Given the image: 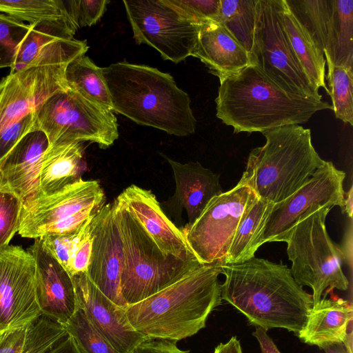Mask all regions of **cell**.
Returning a JSON list of instances; mask_svg holds the SVG:
<instances>
[{
  "mask_svg": "<svg viewBox=\"0 0 353 353\" xmlns=\"http://www.w3.org/2000/svg\"><path fill=\"white\" fill-rule=\"evenodd\" d=\"M104 192L97 181L82 179L60 191L23 203L19 234L38 239L50 225L86 209L104 205Z\"/></svg>",
  "mask_w": 353,
  "mask_h": 353,
  "instance_id": "cell-15",
  "label": "cell"
},
{
  "mask_svg": "<svg viewBox=\"0 0 353 353\" xmlns=\"http://www.w3.org/2000/svg\"><path fill=\"white\" fill-rule=\"evenodd\" d=\"M29 25L30 30L20 45L10 74L24 69L54 42L73 39L78 29L70 20L41 21Z\"/></svg>",
  "mask_w": 353,
  "mask_h": 353,
  "instance_id": "cell-29",
  "label": "cell"
},
{
  "mask_svg": "<svg viewBox=\"0 0 353 353\" xmlns=\"http://www.w3.org/2000/svg\"><path fill=\"white\" fill-rule=\"evenodd\" d=\"M325 79L335 117L352 125L353 67L336 65L327 68Z\"/></svg>",
  "mask_w": 353,
  "mask_h": 353,
  "instance_id": "cell-34",
  "label": "cell"
},
{
  "mask_svg": "<svg viewBox=\"0 0 353 353\" xmlns=\"http://www.w3.org/2000/svg\"><path fill=\"white\" fill-rule=\"evenodd\" d=\"M299 22L323 53L332 11V0H285Z\"/></svg>",
  "mask_w": 353,
  "mask_h": 353,
  "instance_id": "cell-31",
  "label": "cell"
},
{
  "mask_svg": "<svg viewBox=\"0 0 353 353\" xmlns=\"http://www.w3.org/2000/svg\"><path fill=\"white\" fill-rule=\"evenodd\" d=\"M251 60L253 65L284 90L322 100L293 54L276 0H256Z\"/></svg>",
  "mask_w": 353,
  "mask_h": 353,
  "instance_id": "cell-10",
  "label": "cell"
},
{
  "mask_svg": "<svg viewBox=\"0 0 353 353\" xmlns=\"http://www.w3.org/2000/svg\"><path fill=\"white\" fill-rule=\"evenodd\" d=\"M88 49L85 41L74 38L56 41L24 69L3 77L0 81V131L67 89V65Z\"/></svg>",
  "mask_w": 353,
  "mask_h": 353,
  "instance_id": "cell-7",
  "label": "cell"
},
{
  "mask_svg": "<svg viewBox=\"0 0 353 353\" xmlns=\"http://www.w3.org/2000/svg\"><path fill=\"white\" fill-rule=\"evenodd\" d=\"M90 230L93 241L86 274L105 296L125 308L120 290L122 243L112 203L98 210L90 221Z\"/></svg>",
  "mask_w": 353,
  "mask_h": 353,
  "instance_id": "cell-16",
  "label": "cell"
},
{
  "mask_svg": "<svg viewBox=\"0 0 353 353\" xmlns=\"http://www.w3.org/2000/svg\"><path fill=\"white\" fill-rule=\"evenodd\" d=\"M330 209L323 207L307 215L293 227L285 241L292 275L299 285L312 290L313 305L325 291L323 297L334 289L347 290L350 285L342 270L343 254L326 229Z\"/></svg>",
  "mask_w": 353,
  "mask_h": 353,
  "instance_id": "cell-8",
  "label": "cell"
},
{
  "mask_svg": "<svg viewBox=\"0 0 353 353\" xmlns=\"http://www.w3.org/2000/svg\"><path fill=\"white\" fill-rule=\"evenodd\" d=\"M172 170L176 188L168 204L180 214L185 209L188 218L185 227L191 226L210 201L223 192L219 175L200 163H182L162 154Z\"/></svg>",
  "mask_w": 353,
  "mask_h": 353,
  "instance_id": "cell-21",
  "label": "cell"
},
{
  "mask_svg": "<svg viewBox=\"0 0 353 353\" xmlns=\"http://www.w3.org/2000/svg\"><path fill=\"white\" fill-rule=\"evenodd\" d=\"M34 112L0 131V163L26 134L34 130Z\"/></svg>",
  "mask_w": 353,
  "mask_h": 353,
  "instance_id": "cell-41",
  "label": "cell"
},
{
  "mask_svg": "<svg viewBox=\"0 0 353 353\" xmlns=\"http://www.w3.org/2000/svg\"><path fill=\"white\" fill-rule=\"evenodd\" d=\"M345 176L343 171L325 161L300 189L273 205L256 240V248L267 242H285L293 227L319 208L337 205L343 211Z\"/></svg>",
  "mask_w": 353,
  "mask_h": 353,
  "instance_id": "cell-13",
  "label": "cell"
},
{
  "mask_svg": "<svg viewBox=\"0 0 353 353\" xmlns=\"http://www.w3.org/2000/svg\"><path fill=\"white\" fill-rule=\"evenodd\" d=\"M83 142L49 146L43 157L40 188L43 195L56 193L80 180L86 170Z\"/></svg>",
  "mask_w": 353,
  "mask_h": 353,
  "instance_id": "cell-24",
  "label": "cell"
},
{
  "mask_svg": "<svg viewBox=\"0 0 353 353\" xmlns=\"http://www.w3.org/2000/svg\"><path fill=\"white\" fill-rule=\"evenodd\" d=\"M219 264L225 276L221 299L250 324L266 331L284 328L296 335L302 330L312 296L295 281L286 265L255 256L240 263Z\"/></svg>",
  "mask_w": 353,
  "mask_h": 353,
  "instance_id": "cell-1",
  "label": "cell"
},
{
  "mask_svg": "<svg viewBox=\"0 0 353 353\" xmlns=\"http://www.w3.org/2000/svg\"><path fill=\"white\" fill-rule=\"evenodd\" d=\"M23 202L13 192L0 190V250L9 245L18 232Z\"/></svg>",
  "mask_w": 353,
  "mask_h": 353,
  "instance_id": "cell-37",
  "label": "cell"
},
{
  "mask_svg": "<svg viewBox=\"0 0 353 353\" xmlns=\"http://www.w3.org/2000/svg\"><path fill=\"white\" fill-rule=\"evenodd\" d=\"M353 307L351 301L341 298H321L312 305L305 325L296 335L310 345L320 349L343 343L348 330L352 327Z\"/></svg>",
  "mask_w": 353,
  "mask_h": 353,
  "instance_id": "cell-23",
  "label": "cell"
},
{
  "mask_svg": "<svg viewBox=\"0 0 353 353\" xmlns=\"http://www.w3.org/2000/svg\"><path fill=\"white\" fill-rule=\"evenodd\" d=\"M78 307L93 327L119 353H132L149 339L130 323L125 308L105 296L89 279L86 273L72 276Z\"/></svg>",
  "mask_w": 353,
  "mask_h": 353,
  "instance_id": "cell-17",
  "label": "cell"
},
{
  "mask_svg": "<svg viewBox=\"0 0 353 353\" xmlns=\"http://www.w3.org/2000/svg\"><path fill=\"white\" fill-rule=\"evenodd\" d=\"M343 213L346 212L347 216L352 219L353 214V188L350 187L347 193L345 194Z\"/></svg>",
  "mask_w": 353,
  "mask_h": 353,
  "instance_id": "cell-47",
  "label": "cell"
},
{
  "mask_svg": "<svg viewBox=\"0 0 353 353\" xmlns=\"http://www.w3.org/2000/svg\"><path fill=\"white\" fill-rule=\"evenodd\" d=\"M256 0H221L217 19L250 54L256 18Z\"/></svg>",
  "mask_w": 353,
  "mask_h": 353,
  "instance_id": "cell-32",
  "label": "cell"
},
{
  "mask_svg": "<svg viewBox=\"0 0 353 353\" xmlns=\"http://www.w3.org/2000/svg\"><path fill=\"white\" fill-rule=\"evenodd\" d=\"M194 23L201 25L217 21L221 0H168Z\"/></svg>",
  "mask_w": 353,
  "mask_h": 353,
  "instance_id": "cell-39",
  "label": "cell"
},
{
  "mask_svg": "<svg viewBox=\"0 0 353 353\" xmlns=\"http://www.w3.org/2000/svg\"><path fill=\"white\" fill-rule=\"evenodd\" d=\"M117 198L124 203L163 254L183 260L198 259L181 230L165 214L151 191L131 185Z\"/></svg>",
  "mask_w": 353,
  "mask_h": 353,
  "instance_id": "cell-20",
  "label": "cell"
},
{
  "mask_svg": "<svg viewBox=\"0 0 353 353\" xmlns=\"http://www.w3.org/2000/svg\"><path fill=\"white\" fill-rule=\"evenodd\" d=\"M35 260V288L41 314L63 325L78 308L72 277L35 239L27 250Z\"/></svg>",
  "mask_w": 353,
  "mask_h": 353,
  "instance_id": "cell-18",
  "label": "cell"
},
{
  "mask_svg": "<svg viewBox=\"0 0 353 353\" xmlns=\"http://www.w3.org/2000/svg\"><path fill=\"white\" fill-rule=\"evenodd\" d=\"M48 147L41 130L26 134L0 163V190L13 192L23 203L42 196L40 174Z\"/></svg>",
  "mask_w": 353,
  "mask_h": 353,
  "instance_id": "cell-19",
  "label": "cell"
},
{
  "mask_svg": "<svg viewBox=\"0 0 353 353\" xmlns=\"http://www.w3.org/2000/svg\"><path fill=\"white\" fill-rule=\"evenodd\" d=\"M256 197L241 178L233 188L212 198L191 226L181 230L201 264L220 262L224 258L243 215Z\"/></svg>",
  "mask_w": 353,
  "mask_h": 353,
  "instance_id": "cell-12",
  "label": "cell"
},
{
  "mask_svg": "<svg viewBox=\"0 0 353 353\" xmlns=\"http://www.w3.org/2000/svg\"><path fill=\"white\" fill-rule=\"evenodd\" d=\"M83 228L79 231L70 234H47L39 238L44 248L65 270L68 269Z\"/></svg>",
  "mask_w": 353,
  "mask_h": 353,
  "instance_id": "cell-40",
  "label": "cell"
},
{
  "mask_svg": "<svg viewBox=\"0 0 353 353\" xmlns=\"http://www.w3.org/2000/svg\"><path fill=\"white\" fill-rule=\"evenodd\" d=\"M92 218L83 226L70 259L66 271L71 277L78 274L86 273L88 270L93 241L90 230Z\"/></svg>",
  "mask_w": 353,
  "mask_h": 353,
  "instance_id": "cell-42",
  "label": "cell"
},
{
  "mask_svg": "<svg viewBox=\"0 0 353 353\" xmlns=\"http://www.w3.org/2000/svg\"><path fill=\"white\" fill-rule=\"evenodd\" d=\"M219 262L205 264L133 305L125 313L131 325L149 339L178 341L205 327L209 314L221 304Z\"/></svg>",
  "mask_w": 353,
  "mask_h": 353,
  "instance_id": "cell-4",
  "label": "cell"
},
{
  "mask_svg": "<svg viewBox=\"0 0 353 353\" xmlns=\"http://www.w3.org/2000/svg\"><path fill=\"white\" fill-rule=\"evenodd\" d=\"M34 113V130L46 134L49 146L90 141L106 148L119 137L113 112L90 102L69 88L48 98Z\"/></svg>",
  "mask_w": 353,
  "mask_h": 353,
  "instance_id": "cell-9",
  "label": "cell"
},
{
  "mask_svg": "<svg viewBox=\"0 0 353 353\" xmlns=\"http://www.w3.org/2000/svg\"><path fill=\"white\" fill-rule=\"evenodd\" d=\"M66 334L62 324L41 314L25 326L4 332L0 353H46Z\"/></svg>",
  "mask_w": 353,
  "mask_h": 353,
  "instance_id": "cell-26",
  "label": "cell"
},
{
  "mask_svg": "<svg viewBox=\"0 0 353 353\" xmlns=\"http://www.w3.org/2000/svg\"><path fill=\"white\" fill-rule=\"evenodd\" d=\"M324 57L327 68L353 67V0H332Z\"/></svg>",
  "mask_w": 353,
  "mask_h": 353,
  "instance_id": "cell-27",
  "label": "cell"
},
{
  "mask_svg": "<svg viewBox=\"0 0 353 353\" xmlns=\"http://www.w3.org/2000/svg\"><path fill=\"white\" fill-rule=\"evenodd\" d=\"M132 353H190V351L179 349L176 341L148 339L138 345Z\"/></svg>",
  "mask_w": 353,
  "mask_h": 353,
  "instance_id": "cell-43",
  "label": "cell"
},
{
  "mask_svg": "<svg viewBox=\"0 0 353 353\" xmlns=\"http://www.w3.org/2000/svg\"><path fill=\"white\" fill-rule=\"evenodd\" d=\"M68 87L90 102L112 111L109 90L101 68L85 54L71 61L65 70Z\"/></svg>",
  "mask_w": 353,
  "mask_h": 353,
  "instance_id": "cell-30",
  "label": "cell"
},
{
  "mask_svg": "<svg viewBox=\"0 0 353 353\" xmlns=\"http://www.w3.org/2000/svg\"><path fill=\"white\" fill-rule=\"evenodd\" d=\"M191 56L199 59L219 79L252 65L250 54L217 21L199 26Z\"/></svg>",
  "mask_w": 353,
  "mask_h": 353,
  "instance_id": "cell-22",
  "label": "cell"
},
{
  "mask_svg": "<svg viewBox=\"0 0 353 353\" xmlns=\"http://www.w3.org/2000/svg\"><path fill=\"white\" fill-rule=\"evenodd\" d=\"M123 3L137 43L154 48L164 60L175 63L191 56L199 25L168 0H124Z\"/></svg>",
  "mask_w": 353,
  "mask_h": 353,
  "instance_id": "cell-11",
  "label": "cell"
},
{
  "mask_svg": "<svg viewBox=\"0 0 353 353\" xmlns=\"http://www.w3.org/2000/svg\"><path fill=\"white\" fill-rule=\"evenodd\" d=\"M213 353H243V351L239 339L232 336L227 343L218 345Z\"/></svg>",
  "mask_w": 353,
  "mask_h": 353,
  "instance_id": "cell-46",
  "label": "cell"
},
{
  "mask_svg": "<svg viewBox=\"0 0 353 353\" xmlns=\"http://www.w3.org/2000/svg\"><path fill=\"white\" fill-rule=\"evenodd\" d=\"M0 12L29 24L70 20L62 0H0Z\"/></svg>",
  "mask_w": 353,
  "mask_h": 353,
  "instance_id": "cell-33",
  "label": "cell"
},
{
  "mask_svg": "<svg viewBox=\"0 0 353 353\" xmlns=\"http://www.w3.org/2000/svg\"><path fill=\"white\" fill-rule=\"evenodd\" d=\"M325 353H349L343 343H334L324 347Z\"/></svg>",
  "mask_w": 353,
  "mask_h": 353,
  "instance_id": "cell-48",
  "label": "cell"
},
{
  "mask_svg": "<svg viewBox=\"0 0 353 353\" xmlns=\"http://www.w3.org/2000/svg\"><path fill=\"white\" fill-rule=\"evenodd\" d=\"M46 353H81L74 339L68 332Z\"/></svg>",
  "mask_w": 353,
  "mask_h": 353,
  "instance_id": "cell-45",
  "label": "cell"
},
{
  "mask_svg": "<svg viewBox=\"0 0 353 353\" xmlns=\"http://www.w3.org/2000/svg\"><path fill=\"white\" fill-rule=\"evenodd\" d=\"M265 143L250 153L243 178L259 199L281 202L305 185L323 163L310 129L289 125L266 130Z\"/></svg>",
  "mask_w": 353,
  "mask_h": 353,
  "instance_id": "cell-5",
  "label": "cell"
},
{
  "mask_svg": "<svg viewBox=\"0 0 353 353\" xmlns=\"http://www.w3.org/2000/svg\"><path fill=\"white\" fill-rule=\"evenodd\" d=\"M276 1L283 29L301 70L314 90L319 92L323 88L329 94L323 53L296 19L285 0Z\"/></svg>",
  "mask_w": 353,
  "mask_h": 353,
  "instance_id": "cell-25",
  "label": "cell"
},
{
  "mask_svg": "<svg viewBox=\"0 0 353 353\" xmlns=\"http://www.w3.org/2000/svg\"><path fill=\"white\" fill-rule=\"evenodd\" d=\"M30 25L0 12V68H12Z\"/></svg>",
  "mask_w": 353,
  "mask_h": 353,
  "instance_id": "cell-36",
  "label": "cell"
},
{
  "mask_svg": "<svg viewBox=\"0 0 353 353\" xmlns=\"http://www.w3.org/2000/svg\"><path fill=\"white\" fill-rule=\"evenodd\" d=\"M101 70L112 112L177 137L195 132L196 120L190 98L169 73L125 61L110 64Z\"/></svg>",
  "mask_w": 353,
  "mask_h": 353,
  "instance_id": "cell-3",
  "label": "cell"
},
{
  "mask_svg": "<svg viewBox=\"0 0 353 353\" xmlns=\"http://www.w3.org/2000/svg\"><path fill=\"white\" fill-rule=\"evenodd\" d=\"M216 116L234 133L263 132L303 124L318 111L332 110L329 103L279 87L255 65L219 79Z\"/></svg>",
  "mask_w": 353,
  "mask_h": 353,
  "instance_id": "cell-2",
  "label": "cell"
},
{
  "mask_svg": "<svg viewBox=\"0 0 353 353\" xmlns=\"http://www.w3.org/2000/svg\"><path fill=\"white\" fill-rule=\"evenodd\" d=\"M274 203L256 197L243 215L230 247L219 262L230 265L243 263L255 255L256 240Z\"/></svg>",
  "mask_w": 353,
  "mask_h": 353,
  "instance_id": "cell-28",
  "label": "cell"
},
{
  "mask_svg": "<svg viewBox=\"0 0 353 353\" xmlns=\"http://www.w3.org/2000/svg\"><path fill=\"white\" fill-rule=\"evenodd\" d=\"M122 243L120 290L130 305L139 303L203 265L163 254L124 203H112ZM205 265V264H204Z\"/></svg>",
  "mask_w": 353,
  "mask_h": 353,
  "instance_id": "cell-6",
  "label": "cell"
},
{
  "mask_svg": "<svg viewBox=\"0 0 353 353\" xmlns=\"http://www.w3.org/2000/svg\"><path fill=\"white\" fill-rule=\"evenodd\" d=\"M65 10L77 28L95 24L106 10L108 0H62Z\"/></svg>",
  "mask_w": 353,
  "mask_h": 353,
  "instance_id": "cell-38",
  "label": "cell"
},
{
  "mask_svg": "<svg viewBox=\"0 0 353 353\" xmlns=\"http://www.w3.org/2000/svg\"><path fill=\"white\" fill-rule=\"evenodd\" d=\"M35 260L20 246L0 250V332L28 324L41 314L37 300Z\"/></svg>",
  "mask_w": 353,
  "mask_h": 353,
  "instance_id": "cell-14",
  "label": "cell"
},
{
  "mask_svg": "<svg viewBox=\"0 0 353 353\" xmlns=\"http://www.w3.org/2000/svg\"><path fill=\"white\" fill-rule=\"evenodd\" d=\"M63 325L74 339L81 353H119L93 327L79 307Z\"/></svg>",
  "mask_w": 353,
  "mask_h": 353,
  "instance_id": "cell-35",
  "label": "cell"
},
{
  "mask_svg": "<svg viewBox=\"0 0 353 353\" xmlns=\"http://www.w3.org/2000/svg\"><path fill=\"white\" fill-rule=\"evenodd\" d=\"M252 335L257 339L261 353H281L264 329L255 327V331Z\"/></svg>",
  "mask_w": 353,
  "mask_h": 353,
  "instance_id": "cell-44",
  "label": "cell"
}]
</instances>
